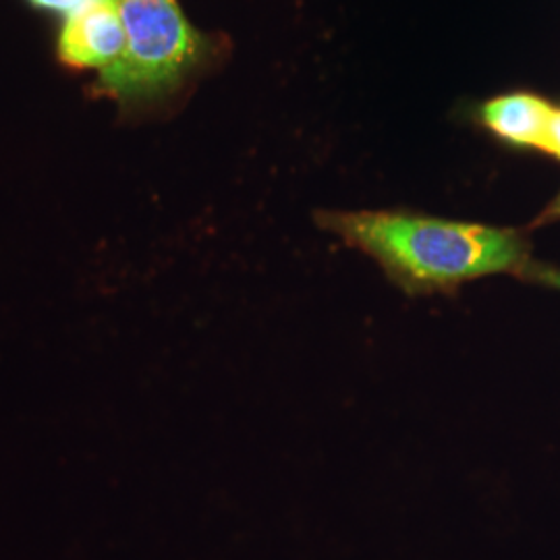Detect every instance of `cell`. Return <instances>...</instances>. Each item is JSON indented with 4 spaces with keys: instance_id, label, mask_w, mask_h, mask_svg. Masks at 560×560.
I'll use <instances>...</instances> for the list:
<instances>
[{
    "instance_id": "obj_1",
    "label": "cell",
    "mask_w": 560,
    "mask_h": 560,
    "mask_svg": "<svg viewBox=\"0 0 560 560\" xmlns=\"http://www.w3.org/2000/svg\"><path fill=\"white\" fill-rule=\"evenodd\" d=\"M316 222L381 264L407 295H451L481 277L521 275L527 245L517 231L411 212H318Z\"/></svg>"
},
{
    "instance_id": "obj_2",
    "label": "cell",
    "mask_w": 560,
    "mask_h": 560,
    "mask_svg": "<svg viewBox=\"0 0 560 560\" xmlns=\"http://www.w3.org/2000/svg\"><path fill=\"white\" fill-rule=\"evenodd\" d=\"M125 52L101 71L104 90L119 98L159 94L198 65L203 38L177 0H117Z\"/></svg>"
},
{
    "instance_id": "obj_3",
    "label": "cell",
    "mask_w": 560,
    "mask_h": 560,
    "mask_svg": "<svg viewBox=\"0 0 560 560\" xmlns=\"http://www.w3.org/2000/svg\"><path fill=\"white\" fill-rule=\"evenodd\" d=\"M125 52V30L117 0H83L67 13L59 36V57L80 69H108Z\"/></svg>"
},
{
    "instance_id": "obj_4",
    "label": "cell",
    "mask_w": 560,
    "mask_h": 560,
    "mask_svg": "<svg viewBox=\"0 0 560 560\" xmlns=\"http://www.w3.org/2000/svg\"><path fill=\"white\" fill-rule=\"evenodd\" d=\"M555 106L532 94H509L483 104L481 120L504 141L527 148H544Z\"/></svg>"
},
{
    "instance_id": "obj_5",
    "label": "cell",
    "mask_w": 560,
    "mask_h": 560,
    "mask_svg": "<svg viewBox=\"0 0 560 560\" xmlns=\"http://www.w3.org/2000/svg\"><path fill=\"white\" fill-rule=\"evenodd\" d=\"M521 277L536 280V282H540V284H546V287H552V289H559L560 291V270H557V268L527 264L525 270L521 272Z\"/></svg>"
},
{
    "instance_id": "obj_6",
    "label": "cell",
    "mask_w": 560,
    "mask_h": 560,
    "mask_svg": "<svg viewBox=\"0 0 560 560\" xmlns=\"http://www.w3.org/2000/svg\"><path fill=\"white\" fill-rule=\"evenodd\" d=\"M544 152L557 156L560 161V108H555V115L550 119L548 125V131H546V140H544Z\"/></svg>"
},
{
    "instance_id": "obj_7",
    "label": "cell",
    "mask_w": 560,
    "mask_h": 560,
    "mask_svg": "<svg viewBox=\"0 0 560 560\" xmlns=\"http://www.w3.org/2000/svg\"><path fill=\"white\" fill-rule=\"evenodd\" d=\"M34 7L46 9V11H57V13H71L78 9L83 0H30Z\"/></svg>"
},
{
    "instance_id": "obj_8",
    "label": "cell",
    "mask_w": 560,
    "mask_h": 560,
    "mask_svg": "<svg viewBox=\"0 0 560 560\" xmlns=\"http://www.w3.org/2000/svg\"><path fill=\"white\" fill-rule=\"evenodd\" d=\"M560 219V194L557 196V200L552 201L548 208H546V212L541 214L540 219L536 224H544V222L550 221H559Z\"/></svg>"
}]
</instances>
